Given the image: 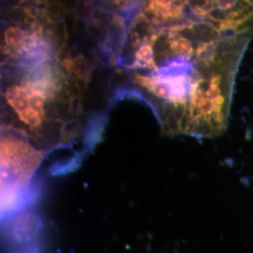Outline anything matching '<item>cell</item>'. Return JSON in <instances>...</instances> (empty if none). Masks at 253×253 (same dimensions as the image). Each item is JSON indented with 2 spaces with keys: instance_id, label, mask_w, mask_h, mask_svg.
<instances>
[{
  "instance_id": "6da1fadb",
  "label": "cell",
  "mask_w": 253,
  "mask_h": 253,
  "mask_svg": "<svg viewBox=\"0 0 253 253\" xmlns=\"http://www.w3.org/2000/svg\"><path fill=\"white\" fill-rule=\"evenodd\" d=\"M1 131L2 204L7 206L27 186L44 153L23 137Z\"/></svg>"
},
{
  "instance_id": "7a4b0ae2",
  "label": "cell",
  "mask_w": 253,
  "mask_h": 253,
  "mask_svg": "<svg viewBox=\"0 0 253 253\" xmlns=\"http://www.w3.org/2000/svg\"><path fill=\"white\" fill-rule=\"evenodd\" d=\"M66 69L72 73L74 77L83 82L88 81L91 74V67L88 61L83 56L79 55L66 63Z\"/></svg>"
},
{
  "instance_id": "3957f363",
  "label": "cell",
  "mask_w": 253,
  "mask_h": 253,
  "mask_svg": "<svg viewBox=\"0 0 253 253\" xmlns=\"http://www.w3.org/2000/svg\"><path fill=\"white\" fill-rule=\"evenodd\" d=\"M154 52L150 44H142L136 53V63L134 66L139 68H150L154 67Z\"/></svg>"
},
{
  "instance_id": "277c9868",
  "label": "cell",
  "mask_w": 253,
  "mask_h": 253,
  "mask_svg": "<svg viewBox=\"0 0 253 253\" xmlns=\"http://www.w3.org/2000/svg\"><path fill=\"white\" fill-rule=\"evenodd\" d=\"M27 38L25 32L18 27H9L5 31V42L11 48L24 45Z\"/></svg>"
}]
</instances>
